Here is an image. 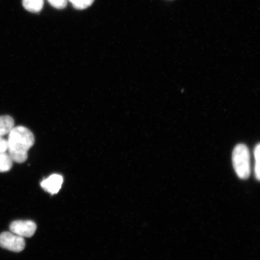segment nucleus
Here are the masks:
<instances>
[{
	"label": "nucleus",
	"instance_id": "obj_1",
	"mask_svg": "<svg viewBox=\"0 0 260 260\" xmlns=\"http://www.w3.org/2000/svg\"><path fill=\"white\" fill-rule=\"evenodd\" d=\"M35 144L30 129L23 126H15L9 133L8 154L13 162L22 164L27 160L28 151Z\"/></svg>",
	"mask_w": 260,
	"mask_h": 260
},
{
	"label": "nucleus",
	"instance_id": "obj_2",
	"mask_svg": "<svg viewBox=\"0 0 260 260\" xmlns=\"http://www.w3.org/2000/svg\"><path fill=\"white\" fill-rule=\"evenodd\" d=\"M232 160L237 176L242 180L248 179L251 174V160L247 146L245 144L236 146L233 152Z\"/></svg>",
	"mask_w": 260,
	"mask_h": 260
},
{
	"label": "nucleus",
	"instance_id": "obj_3",
	"mask_svg": "<svg viewBox=\"0 0 260 260\" xmlns=\"http://www.w3.org/2000/svg\"><path fill=\"white\" fill-rule=\"evenodd\" d=\"M0 246L15 252L23 251L25 246L24 237L12 232H4L0 235Z\"/></svg>",
	"mask_w": 260,
	"mask_h": 260
},
{
	"label": "nucleus",
	"instance_id": "obj_4",
	"mask_svg": "<svg viewBox=\"0 0 260 260\" xmlns=\"http://www.w3.org/2000/svg\"><path fill=\"white\" fill-rule=\"evenodd\" d=\"M37 229V224L31 220H15L10 225L12 233L22 237H32Z\"/></svg>",
	"mask_w": 260,
	"mask_h": 260
},
{
	"label": "nucleus",
	"instance_id": "obj_5",
	"mask_svg": "<svg viewBox=\"0 0 260 260\" xmlns=\"http://www.w3.org/2000/svg\"><path fill=\"white\" fill-rule=\"evenodd\" d=\"M63 182V177L60 175L53 174L42 181L41 186L43 189L51 194H56L59 191Z\"/></svg>",
	"mask_w": 260,
	"mask_h": 260
},
{
	"label": "nucleus",
	"instance_id": "obj_6",
	"mask_svg": "<svg viewBox=\"0 0 260 260\" xmlns=\"http://www.w3.org/2000/svg\"><path fill=\"white\" fill-rule=\"evenodd\" d=\"M15 127V121L12 117L9 115L0 116V136L9 135Z\"/></svg>",
	"mask_w": 260,
	"mask_h": 260
},
{
	"label": "nucleus",
	"instance_id": "obj_7",
	"mask_svg": "<svg viewBox=\"0 0 260 260\" xmlns=\"http://www.w3.org/2000/svg\"><path fill=\"white\" fill-rule=\"evenodd\" d=\"M22 5L27 11L38 13L43 8L44 0H22Z\"/></svg>",
	"mask_w": 260,
	"mask_h": 260
},
{
	"label": "nucleus",
	"instance_id": "obj_8",
	"mask_svg": "<svg viewBox=\"0 0 260 260\" xmlns=\"http://www.w3.org/2000/svg\"><path fill=\"white\" fill-rule=\"evenodd\" d=\"M13 161L8 153L0 151V172H6L11 170Z\"/></svg>",
	"mask_w": 260,
	"mask_h": 260
},
{
	"label": "nucleus",
	"instance_id": "obj_9",
	"mask_svg": "<svg viewBox=\"0 0 260 260\" xmlns=\"http://www.w3.org/2000/svg\"><path fill=\"white\" fill-rule=\"evenodd\" d=\"M253 154L255 158V176L256 180L260 181V143L256 145Z\"/></svg>",
	"mask_w": 260,
	"mask_h": 260
},
{
	"label": "nucleus",
	"instance_id": "obj_10",
	"mask_svg": "<svg viewBox=\"0 0 260 260\" xmlns=\"http://www.w3.org/2000/svg\"><path fill=\"white\" fill-rule=\"evenodd\" d=\"M93 2L94 0H75L73 5L77 9L83 10L88 8L92 5Z\"/></svg>",
	"mask_w": 260,
	"mask_h": 260
},
{
	"label": "nucleus",
	"instance_id": "obj_11",
	"mask_svg": "<svg viewBox=\"0 0 260 260\" xmlns=\"http://www.w3.org/2000/svg\"><path fill=\"white\" fill-rule=\"evenodd\" d=\"M50 4L54 8L58 9H62L66 7L67 0H48Z\"/></svg>",
	"mask_w": 260,
	"mask_h": 260
},
{
	"label": "nucleus",
	"instance_id": "obj_12",
	"mask_svg": "<svg viewBox=\"0 0 260 260\" xmlns=\"http://www.w3.org/2000/svg\"><path fill=\"white\" fill-rule=\"evenodd\" d=\"M8 149V140L0 136V151L7 152Z\"/></svg>",
	"mask_w": 260,
	"mask_h": 260
},
{
	"label": "nucleus",
	"instance_id": "obj_13",
	"mask_svg": "<svg viewBox=\"0 0 260 260\" xmlns=\"http://www.w3.org/2000/svg\"><path fill=\"white\" fill-rule=\"evenodd\" d=\"M69 1H70L71 3H72V4H73V3L74 2L75 0H69Z\"/></svg>",
	"mask_w": 260,
	"mask_h": 260
}]
</instances>
